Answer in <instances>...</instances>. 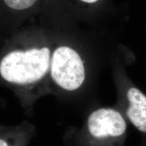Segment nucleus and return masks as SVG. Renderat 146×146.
Wrapping results in <instances>:
<instances>
[{
    "instance_id": "4",
    "label": "nucleus",
    "mask_w": 146,
    "mask_h": 146,
    "mask_svg": "<svg viewBox=\"0 0 146 146\" xmlns=\"http://www.w3.org/2000/svg\"><path fill=\"white\" fill-rule=\"evenodd\" d=\"M127 98L128 117L139 130L146 133V96L138 89L132 87L128 91Z\"/></svg>"
},
{
    "instance_id": "1",
    "label": "nucleus",
    "mask_w": 146,
    "mask_h": 146,
    "mask_svg": "<svg viewBox=\"0 0 146 146\" xmlns=\"http://www.w3.org/2000/svg\"><path fill=\"white\" fill-rule=\"evenodd\" d=\"M50 49L12 51L0 61V76L8 83L27 85L44 76L50 68Z\"/></svg>"
},
{
    "instance_id": "7",
    "label": "nucleus",
    "mask_w": 146,
    "mask_h": 146,
    "mask_svg": "<svg viewBox=\"0 0 146 146\" xmlns=\"http://www.w3.org/2000/svg\"><path fill=\"white\" fill-rule=\"evenodd\" d=\"M81 1H83V2H85V3H96V1H98V0H81Z\"/></svg>"
},
{
    "instance_id": "3",
    "label": "nucleus",
    "mask_w": 146,
    "mask_h": 146,
    "mask_svg": "<svg viewBox=\"0 0 146 146\" xmlns=\"http://www.w3.org/2000/svg\"><path fill=\"white\" fill-rule=\"evenodd\" d=\"M87 125L89 133L96 138L120 136L127 128L120 112L110 108H100L91 113Z\"/></svg>"
},
{
    "instance_id": "6",
    "label": "nucleus",
    "mask_w": 146,
    "mask_h": 146,
    "mask_svg": "<svg viewBox=\"0 0 146 146\" xmlns=\"http://www.w3.org/2000/svg\"><path fill=\"white\" fill-rule=\"evenodd\" d=\"M0 146H14L10 133L1 127H0Z\"/></svg>"
},
{
    "instance_id": "5",
    "label": "nucleus",
    "mask_w": 146,
    "mask_h": 146,
    "mask_svg": "<svg viewBox=\"0 0 146 146\" xmlns=\"http://www.w3.org/2000/svg\"><path fill=\"white\" fill-rule=\"evenodd\" d=\"M9 8L16 10H26L31 7L36 0H3Z\"/></svg>"
},
{
    "instance_id": "2",
    "label": "nucleus",
    "mask_w": 146,
    "mask_h": 146,
    "mask_svg": "<svg viewBox=\"0 0 146 146\" xmlns=\"http://www.w3.org/2000/svg\"><path fill=\"white\" fill-rule=\"evenodd\" d=\"M50 71L55 83L66 91L76 90L85 81L83 60L70 47L61 46L54 51L51 59Z\"/></svg>"
}]
</instances>
